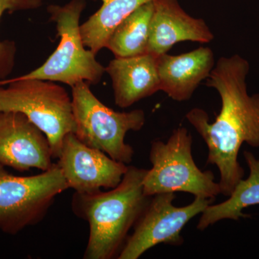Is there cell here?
Returning a JSON list of instances; mask_svg holds the SVG:
<instances>
[{"mask_svg": "<svg viewBox=\"0 0 259 259\" xmlns=\"http://www.w3.org/2000/svg\"><path fill=\"white\" fill-rule=\"evenodd\" d=\"M175 198V193L158 194L151 197L135 224L134 233L127 237L117 258H139L161 243L176 246L183 244L182 229L214 200L195 197L188 205L176 207L173 203Z\"/></svg>", "mask_w": 259, "mask_h": 259, "instance_id": "ba28073f", "label": "cell"}, {"mask_svg": "<svg viewBox=\"0 0 259 259\" xmlns=\"http://www.w3.org/2000/svg\"><path fill=\"white\" fill-rule=\"evenodd\" d=\"M49 139L24 114L0 112V163L18 171H47L54 164Z\"/></svg>", "mask_w": 259, "mask_h": 259, "instance_id": "30bf717a", "label": "cell"}, {"mask_svg": "<svg viewBox=\"0 0 259 259\" xmlns=\"http://www.w3.org/2000/svg\"><path fill=\"white\" fill-rule=\"evenodd\" d=\"M90 83L81 81L71 88L74 134L89 147L100 150L112 159L129 164L135 151L126 144L129 131H139L146 123L144 110L116 112L97 99Z\"/></svg>", "mask_w": 259, "mask_h": 259, "instance_id": "5b68a950", "label": "cell"}, {"mask_svg": "<svg viewBox=\"0 0 259 259\" xmlns=\"http://www.w3.org/2000/svg\"><path fill=\"white\" fill-rule=\"evenodd\" d=\"M192 136L188 130L177 127L167 142L151 143L149 160L152 164L143 180L144 194L185 192L194 197L214 199L221 194L214 174L202 171L192 156Z\"/></svg>", "mask_w": 259, "mask_h": 259, "instance_id": "277c9868", "label": "cell"}, {"mask_svg": "<svg viewBox=\"0 0 259 259\" xmlns=\"http://www.w3.org/2000/svg\"><path fill=\"white\" fill-rule=\"evenodd\" d=\"M67 189L57 163L39 175L17 177L0 163V230L15 235L40 222L56 197Z\"/></svg>", "mask_w": 259, "mask_h": 259, "instance_id": "52a82bcc", "label": "cell"}, {"mask_svg": "<svg viewBox=\"0 0 259 259\" xmlns=\"http://www.w3.org/2000/svg\"><path fill=\"white\" fill-rule=\"evenodd\" d=\"M153 1L140 7L117 25L107 40L105 48L115 58H127L148 54Z\"/></svg>", "mask_w": 259, "mask_h": 259, "instance_id": "2e32d148", "label": "cell"}, {"mask_svg": "<svg viewBox=\"0 0 259 259\" xmlns=\"http://www.w3.org/2000/svg\"><path fill=\"white\" fill-rule=\"evenodd\" d=\"M105 72L111 78L115 102L121 108L161 91L156 57L151 54L115 58Z\"/></svg>", "mask_w": 259, "mask_h": 259, "instance_id": "4fadbf2b", "label": "cell"}, {"mask_svg": "<svg viewBox=\"0 0 259 259\" xmlns=\"http://www.w3.org/2000/svg\"><path fill=\"white\" fill-rule=\"evenodd\" d=\"M244 157L249 176L240 180L229 198L218 204H209L199 218L197 229L202 231L223 220L239 221L240 218L249 217L243 212L250 206L259 204V159L250 151H244Z\"/></svg>", "mask_w": 259, "mask_h": 259, "instance_id": "5bb4252c", "label": "cell"}, {"mask_svg": "<svg viewBox=\"0 0 259 259\" xmlns=\"http://www.w3.org/2000/svg\"><path fill=\"white\" fill-rule=\"evenodd\" d=\"M249 70V63L241 56L220 58L206 83L221 97L219 115L212 123L202 109L193 108L186 115L207 144V163L219 170L218 183L226 197L245 175L238 162L242 145L259 148V93L249 95L247 91Z\"/></svg>", "mask_w": 259, "mask_h": 259, "instance_id": "6da1fadb", "label": "cell"}, {"mask_svg": "<svg viewBox=\"0 0 259 259\" xmlns=\"http://www.w3.org/2000/svg\"><path fill=\"white\" fill-rule=\"evenodd\" d=\"M156 65L161 91L175 101L184 102L208 78L215 64L212 51L199 47L179 56L162 54L156 57Z\"/></svg>", "mask_w": 259, "mask_h": 259, "instance_id": "7c38bea8", "label": "cell"}, {"mask_svg": "<svg viewBox=\"0 0 259 259\" xmlns=\"http://www.w3.org/2000/svg\"><path fill=\"white\" fill-rule=\"evenodd\" d=\"M86 5V0H71L64 6L48 7L60 42L41 66L21 77L64 83L71 88L81 81L97 84L101 81L105 67L97 61L96 54L86 49L80 32V17Z\"/></svg>", "mask_w": 259, "mask_h": 259, "instance_id": "8992f818", "label": "cell"}, {"mask_svg": "<svg viewBox=\"0 0 259 259\" xmlns=\"http://www.w3.org/2000/svg\"><path fill=\"white\" fill-rule=\"evenodd\" d=\"M148 54H167L174 45L184 41L207 44L214 35L203 19L186 13L178 0H153Z\"/></svg>", "mask_w": 259, "mask_h": 259, "instance_id": "8fae6325", "label": "cell"}, {"mask_svg": "<svg viewBox=\"0 0 259 259\" xmlns=\"http://www.w3.org/2000/svg\"><path fill=\"white\" fill-rule=\"evenodd\" d=\"M153 0H102V5L82 25L80 32L83 44L94 54L105 48L112 32L140 7Z\"/></svg>", "mask_w": 259, "mask_h": 259, "instance_id": "9a60e30c", "label": "cell"}, {"mask_svg": "<svg viewBox=\"0 0 259 259\" xmlns=\"http://www.w3.org/2000/svg\"><path fill=\"white\" fill-rule=\"evenodd\" d=\"M23 113L45 134L54 158H59L63 139L76 131L72 99L60 85L21 76L0 81V112Z\"/></svg>", "mask_w": 259, "mask_h": 259, "instance_id": "3957f363", "label": "cell"}, {"mask_svg": "<svg viewBox=\"0 0 259 259\" xmlns=\"http://www.w3.org/2000/svg\"><path fill=\"white\" fill-rule=\"evenodd\" d=\"M58 159V166L68 187L80 194H94L102 188H115L128 167L100 150L89 147L74 133L65 136Z\"/></svg>", "mask_w": 259, "mask_h": 259, "instance_id": "9c48e42d", "label": "cell"}, {"mask_svg": "<svg viewBox=\"0 0 259 259\" xmlns=\"http://www.w3.org/2000/svg\"><path fill=\"white\" fill-rule=\"evenodd\" d=\"M146 171L128 166L120 183L108 192L100 191L90 194L75 192L71 203L73 212L88 221L90 226L83 258L111 259L118 256L130 230L151 199L143 189Z\"/></svg>", "mask_w": 259, "mask_h": 259, "instance_id": "7a4b0ae2", "label": "cell"}, {"mask_svg": "<svg viewBox=\"0 0 259 259\" xmlns=\"http://www.w3.org/2000/svg\"><path fill=\"white\" fill-rule=\"evenodd\" d=\"M42 5V0H0V20L5 12L35 10ZM16 54L14 41L0 40V81L6 79L14 69Z\"/></svg>", "mask_w": 259, "mask_h": 259, "instance_id": "e0dca14e", "label": "cell"}]
</instances>
